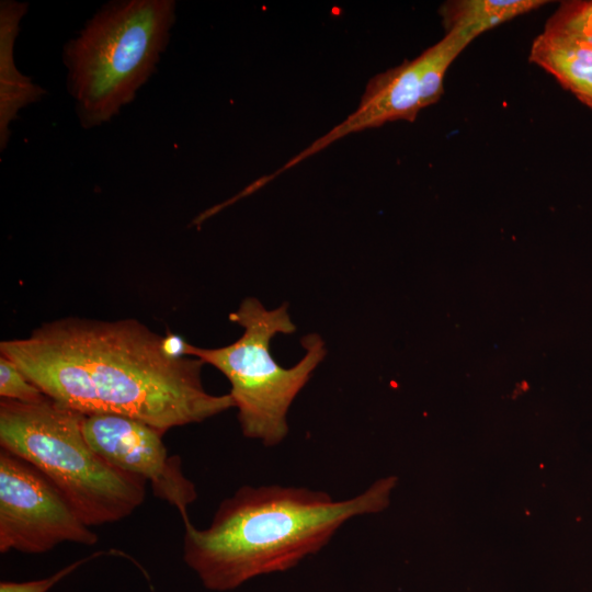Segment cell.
<instances>
[{"instance_id":"3","label":"cell","mask_w":592,"mask_h":592,"mask_svg":"<svg viewBox=\"0 0 592 592\" xmlns=\"http://www.w3.org/2000/svg\"><path fill=\"white\" fill-rule=\"evenodd\" d=\"M83 413L45 397L0 401V445L41 470L88 526L129 516L145 500L147 481L125 471L87 441Z\"/></svg>"},{"instance_id":"13","label":"cell","mask_w":592,"mask_h":592,"mask_svg":"<svg viewBox=\"0 0 592 592\" xmlns=\"http://www.w3.org/2000/svg\"><path fill=\"white\" fill-rule=\"evenodd\" d=\"M1 399L36 402L46 397L10 358L0 354Z\"/></svg>"},{"instance_id":"11","label":"cell","mask_w":592,"mask_h":592,"mask_svg":"<svg viewBox=\"0 0 592 592\" xmlns=\"http://www.w3.org/2000/svg\"><path fill=\"white\" fill-rule=\"evenodd\" d=\"M473 41L466 32L451 31L423 50L425 66L422 76V109L440 101L444 93L443 82L448 67Z\"/></svg>"},{"instance_id":"12","label":"cell","mask_w":592,"mask_h":592,"mask_svg":"<svg viewBox=\"0 0 592 592\" xmlns=\"http://www.w3.org/2000/svg\"><path fill=\"white\" fill-rule=\"evenodd\" d=\"M545 29L569 31L592 42V0L561 2Z\"/></svg>"},{"instance_id":"14","label":"cell","mask_w":592,"mask_h":592,"mask_svg":"<svg viewBox=\"0 0 592 592\" xmlns=\"http://www.w3.org/2000/svg\"><path fill=\"white\" fill-rule=\"evenodd\" d=\"M103 551H96L86 558L73 561L67 567L62 568L55 574L39 580H32L25 582H12L2 581L0 583V592H47L54 584L60 581L62 578L75 571L78 567L90 559H94L98 556L103 555Z\"/></svg>"},{"instance_id":"1","label":"cell","mask_w":592,"mask_h":592,"mask_svg":"<svg viewBox=\"0 0 592 592\" xmlns=\"http://www.w3.org/2000/svg\"><path fill=\"white\" fill-rule=\"evenodd\" d=\"M0 354L65 407L129 417L162 434L235 408L229 394L205 390L202 360L172 353L166 337L136 319L48 321L1 341Z\"/></svg>"},{"instance_id":"5","label":"cell","mask_w":592,"mask_h":592,"mask_svg":"<svg viewBox=\"0 0 592 592\" xmlns=\"http://www.w3.org/2000/svg\"><path fill=\"white\" fill-rule=\"evenodd\" d=\"M229 319L243 329L238 340L214 349L185 341L183 354L202 360L227 377L244 437L269 447L278 445L288 434L293 401L326 356L325 342L316 333L306 335L301 339L305 354L285 368L273 358L270 344L276 334L296 331L286 303L266 309L259 299L247 297Z\"/></svg>"},{"instance_id":"2","label":"cell","mask_w":592,"mask_h":592,"mask_svg":"<svg viewBox=\"0 0 592 592\" xmlns=\"http://www.w3.org/2000/svg\"><path fill=\"white\" fill-rule=\"evenodd\" d=\"M396 481L379 479L344 500L303 487L243 486L220 502L207 528L184 524L183 559L213 591L286 571L321 550L345 522L384 510Z\"/></svg>"},{"instance_id":"8","label":"cell","mask_w":592,"mask_h":592,"mask_svg":"<svg viewBox=\"0 0 592 592\" xmlns=\"http://www.w3.org/2000/svg\"><path fill=\"white\" fill-rule=\"evenodd\" d=\"M528 60L592 110V42L569 31L544 27L532 42Z\"/></svg>"},{"instance_id":"6","label":"cell","mask_w":592,"mask_h":592,"mask_svg":"<svg viewBox=\"0 0 592 592\" xmlns=\"http://www.w3.org/2000/svg\"><path fill=\"white\" fill-rule=\"evenodd\" d=\"M65 542L92 546L98 536L41 470L1 448L0 551L42 554Z\"/></svg>"},{"instance_id":"4","label":"cell","mask_w":592,"mask_h":592,"mask_svg":"<svg viewBox=\"0 0 592 592\" xmlns=\"http://www.w3.org/2000/svg\"><path fill=\"white\" fill-rule=\"evenodd\" d=\"M175 21L173 0L104 4L64 48L68 89L84 128L110 122L153 75Z\"/></svg>"},{"instance_id":"7","label":"cell","mask_w":592,"mask_h":592,"mask_svg":"<svg viewBox=\"0 0 592 592\" xmlns=\"http://www.w3.org/2000/svg\"><path fill=\"white\" fill-rule=\"evenodd\" d=\"M82 429L98 453L114 466L143 477L158 499L179 511L184 524L191 522L187 508L197 499V491L183 473L181 457L168 454L161 432L111 413L86 414Z\"/></svg>"},{"instance_id":"10","label":"cell","mask_w":592,"mask_h":592,"mask_svg":"<svg viewBox=\"0 0 592 592\" xmlns=\"http://www.w3.org/2000/svg\"><path fill=\"white\" fill-rule=\"evenodd\" d=\"M548 3L544 0H451L439 8L445 32L481 33Z\"/></svg>"},{"instance_id":"9","label":"cell","mask_w":592,"mask_h":592,"mask_svg":"<svg viewBox=\"0 0 592 592\" xmlns=\"http://www.w3.org/2000/svg\"><path fill=\"white\" fill-rule=\"evenodd\" d=\"M27 3L15 0L0 2V147H7L9 126L23 107L38 101L46 90L22 75L14 64V43Z\"/></svg>"}]
</instances>
